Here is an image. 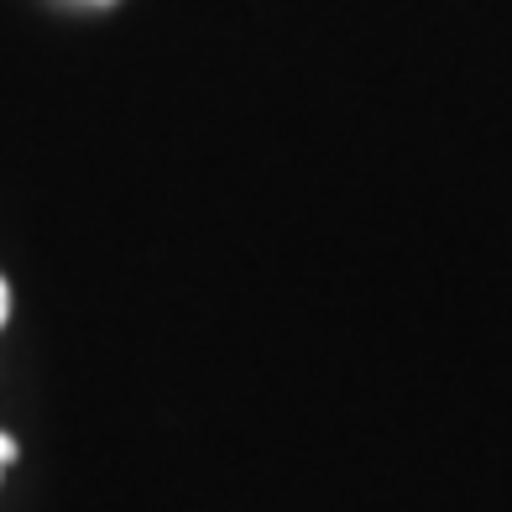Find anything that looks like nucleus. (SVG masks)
<instances>
[{
  "mask_svg": "<svg viewBox=\"0 0 512 512\" xmlns=\"http://www.w3.org/2000/svg\"><path fill=\"white\" fill-rule=\"evenodd\" d=\"M6 304H11V298H6V283H0V324H6Z\"/></svg>",
  "mask_w": 512,
  "mask_h": 512,
  "instance_id": "nucleus-1",
  "label": "nucleus"
},
{
  "mask_svg": "<svg viewBox=\"0 0 512 512\" xmlns=\"http://www.w3.org/2000/svg\"><path fill=\"white\" fill-rule=\"evenodd\" d=\"M11 460V445H6V439H0V465H6Z\"/></svg>",
  "mask_w": 512,
  "mask_h": 512,
  "instance_id": "nucleus-2",
  "label": "nucleus"
}]
</instances>
